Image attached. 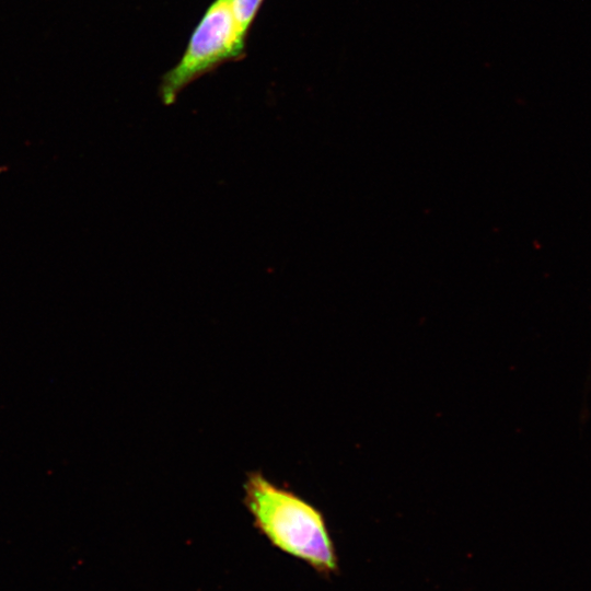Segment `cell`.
Returning a JSON list of instances; mask_svg holds the SVG:
<instances>
[{"label": "cell", "mask_w": 591, "mask_h": 591, "mask_svg": "<svg viewBox=\"0 0 591 591\" xmlns=\"http://www.w3.org/2000/svg\"><path fill=\"white\" fill-rule=\"evenodd\" d=\"M264 0H232L235 16L242 30L248 34Z\"/></svg>", "instance_id": "cell-3"}, {"label": "cell", "mask_w": 591, "mask_h": 591, "mask_svg": "<svg viewBox=\"0 0 591 591\" xmlns=\"http://www.w3.org/2000/svg\"><path fill=\"white\" fill-rule=\"evenodd\" d=\"M244 505L254 526L278 549L308 563L322 575L338 570V559L322 512L258 471L247 473Z\"/></svg>", "instance_id": "cell-1"}, {"label": "cell", "mask_w": 591, "mask_h": 591, "mask_svg": "<svg viewBox=\"0 0 591 591\" xmlns=\"http://www.w3.org/2000/svg\"><path fill=\"white\" fill-rule=\"evenodd\" d=\"M247 34L242 30L232 0H215L205 11L182 58L159 84L161 102L170 106L192 82L219 66L245 56Z\"/></svg>", "instance_id": "cell-2"}]
</instances>
